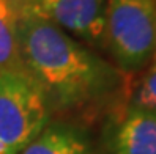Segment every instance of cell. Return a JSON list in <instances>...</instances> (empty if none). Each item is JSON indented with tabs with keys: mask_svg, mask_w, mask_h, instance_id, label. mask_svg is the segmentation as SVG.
<instances>
[{
	"mask_svg": "<svg viewBox=\"0 0 156 154\" xmlns=\"http://www.w3.org/2000/svg\"><path fill=\"white\" fill-rule=\"evenodd\" d=\"M16 2L19 3V8H29L30 5L38 2V0H16Z\"/></svg>",
	"mask_w": 156,
	"mask_h": 154,
	"instance_id": "obj_9",
	"label": "cell"
},
{
	"mask_svg": "<svg viewBox=\"0 0 156 154\" xmlns=\"http://www.w3.org/2000/svg\"><path fill=\"white\" fill-rule=\"evenodd\" d=\"M112 154H156V110L128 107L111 137Z\"/></svg>",
	"mask_w": 156,
	"mask_h": 154,
	"instance_id": "obj_5",
	"label": "cell"
},
{
	"mask_svg": "<svg viewBox=\"0 0 156 154\" xmlns=\"http://www.w3.org/2000/svg\"><path fill=\"white\" fill-rule=\"evenodd\" d=\"M19 47L30 76L41 87L49 110L93 118L117 107L128 77L84 47L55 24L33 13L19 16Z\"/></svg>",
	"mask_w": 156,
	"mask_h": 154,
	"instance_id": "obj_1",
	"label": "cell"
},
{
	"mask_svg": "<svg viewBox=\"0 0 156 154\" xmlns=\"http://www.w3.org/2000/svg\"><path fill=\"white\" fill-rule=\"evenodd\" d=\"M131 105L156 110V50L150 63L147 65L145 74L140 79L139 87H137L136 93L133 96Z\"/></svg>",
	"mask_w": 156,
	"mask_h": 154,
	"instance_id": "obj_8",
	"label": "cell"
},
{
	"mask_svg": "<svg viewBox=\"0 0 156 154\" xmlns=\"http://www.w3.org/2000/svg\"><path fill=\"white\" fill-rule=\"evenodd\" d=\"M101 44L125 74L147 68L156 50V0H107Z\"/></svg>",
	"mask_w": 156,
	"mask_h": 154,
	"instance_id": "obj_2",
	"label": "cell"
},
{
	"mask_svg": "<svg viewBox=\"0 0 156 154\" xmlns=\"http://www.w3.org/2000/svg\"><path fill=\"white\" fill-rule=\"evenodd\" d=\"M107 0H38L22 11L33 13L88 44L103 39Z\"/></svg>",
	"mask_w": 156,
	"mask_h": 154,
	"instance_id": "obj_4",
	"label": "cell"
},
{
	"mask_svg": "<svg viewBox=\"0 0 156 154\" xmlns=\"http://www.w3.org/2000/svg\"><path fill=\"white\" fill-rule=\"evenodd\" d=\"M19 154H93L85 135L68 124H49Z\"/></svg>",
	"mask_w": 156,
	"mask_h": 154,
	"instance_id": "obj_7",
	"label": "cell"
},
{
	"mask_svg": "<svg viewBox=\"0 0 156 154\" xmlns=\"http://www.w3.org/2000/svg\"><path fill=\"white\" fill-rule=\"evenodd\" d=\"M19 16L16 0H0V72L30 74L19 47Z\"/></svg>",
	"mask_w": 156,
	"mask_h": 154,
	"instance_id": "obj_6",
	"label": "cell"
},
{
	"mask_svg": "<svg viewBox=\"0 0 156 154\" xmlns=\"http://www.w3.org/2000/svg\"><path fill=\"white\" fill-rule=\"evenodd\" d=\"M49 104L30 74L0 72V154H19L49 123Z\"/></svg>",
	"mask_w": 156,
	"mask_h": 154,
	"instance_id": "obj_3",
	"label": "cell"
}]
</instances>
